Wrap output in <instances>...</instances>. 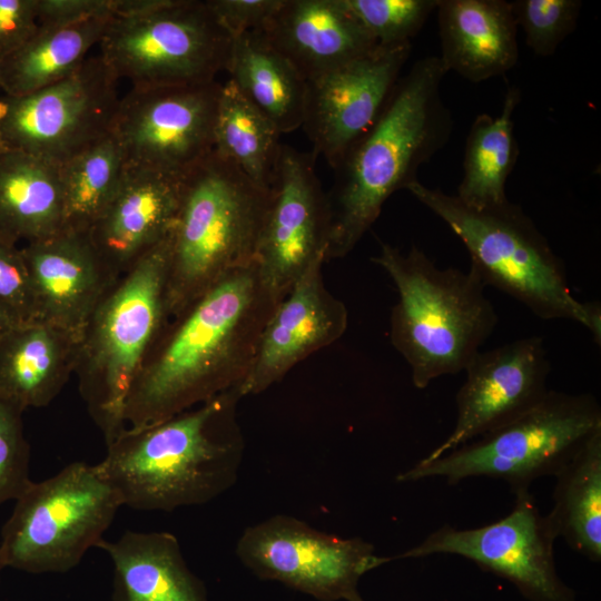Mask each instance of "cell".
<instances>
[{
    "label": "cell",
    "mask_w": 601,
    "mask_h": 601,
    "mask_svg": "<svg viewBox=\"0 0 601 601\" xmlns=\"http://www.w3.org/2000/svg\"><path fill=\"white\" fill-rule=\"evenodd\" d=\"M316 258L277 304L259 339L242 396L259 394L295 365L339 339L348 324L347 308L325 286Z\"/></svg>",
    "instance_id": "cell-18"
},
{
    "label": "cell",
    "mask_w": 601,
    "mask_h": 601,
    "mask_svg": "<svg viewBox=\"0 0 601 601\" xmlns=\"http://www.w3.org/2000/svg\"><path fill=\"white\" fill-rule=\"evenodd\" d=\"M367 35L380 46L411 42L439 0H342Z\"/></svg>",
    "instance_id": "cell-32"
},
{
    "label": "cell",
    "mask_w": 601,
    "mask_h": 601,
    "mask_svg": "<svg viewBox=\"0 0 601 601\" xmlns=\"http://www.w3.org/2000/svg\"><path fill=\"white\" fill-rule=\"evenodd\" d=\"M36 304V319L53 324L78 341L96 306L119 278L106 266L89 234L61 229L21 247Z\"/></svg>",
    "instance_id": "cell-19"
},
{
    "label": "cell",
    "mask_w": 601,
    "mask_h": 601,
    "mask_svg": "<svg viewBox=\"0 0 601 601\" xmlns=\"http://www.w3.org/2000/svg\"><path fill=\"white\" fill-rule=\"evenodd\" d=\"M279 130L228 79L221 83L214 150L249 179L273 188L282 149Z\"/></svg>",
    "instance_id": "cell-30"
},
{
    "label": "cell",
    "mask_w": 601,
    "mask_h": 601,
    "mask_svg": "<svg viewBox=\"0 0 601 601\" xmlns=\"http://www.w3.org/2000/svg\"><path fill=\"white\" fill-rule=\"evenodd\" d=\"M440 59L446 71L481 82L519 60L518 26L510 1L439 0Z\"/></svg>",
    "instance_id": "cell-22"
},
{
    "label": "cell",
    "mask_w": 601,
    "mask_h": 601,
    "mask_svg": "<svg viewBox=\"0 0 601 601\" xmlns=\"http://www.w3.org/2000/svg\"><path fill=\"white\" fill-rule=\"evenodd\" d=\"M512 511L496 522L456 529L445 524L393 560L433 554L465 558L509 582L529 601H575V592L558 574L555 535L529 490L515 492Z\"/></svg>",
    "instance_id": "cell-14"
},
{
    "label": "cell",
    "mask_w": 601,
    "mask_h": 601,
    "mask_svg": "<svg viewBox=\"0 0 601 601\" xmlns=\"http://www.w3.org/2000/svg\"><path fill=\"white\" fill-rule=\"evenodd\" d=\"M14 502L1 530L0 559L4 568L29 573L75 568L122 506L116 490L85 462L32 481Z\"/></svg>",
    "instance_id": "cell-9"
},
{
    "label": "cell",
    "mask_w": 601,
    "mask_h": 601,
    "mask_svg": "<svg viewBox=\"0 0 601 601\" xmlns=\"http://www.w3.org/2000/svg\"><path fill=\"white\" fill-rule=\"evenodd\" d=\"M282 299L254 262L226 275L168 319L128 395L125 430L157 424L240 388L262 333Z\"/></svg>",
    "instance_id": "cell-1"
},
{
    "label": "cell",
    "mask_w": 601,
    "mask_h": 601,
    "mask_svg": "<svg viewBox=\"0 0 601 601\" xmlns=\"http://www.w3.org/2000/svg\"><path fill=\"white\" fill-rule=\"evenodd\" d=\"M551 370L543 338L530 336L479 352L456 394L453 431L422 461H433L520 417L549 393Z\"/></svg>",
    "instance_id": "cell-17"
},
{
    "label": "cell",
    "mask_w": 601,
    "mask_h": 601,
    "mask_svg": "<svg viewBox=\"0 0 601 601\" xmlns=\"http://www.w3.org/2000/svg\"><path fill=\"white\" fill-rule=\"evenodd\" d=\"M520 101V88L511 85L497 116L480 114L474 119L465 142L463 177L455 194L465 205L483 208L508 200L505 184L519 158L513 114Z\"/></svg>",
    "instance_id": "cell-27"
},
{
    "label": "cell",
    "mask_w": 601,
    "mask_h": 601,
    "mask_svg": "<svg viewBox=\"0 0 601 601\" xmlns=\"http://www.w3.org/2000/svg\"><path fill=\"white\" fill-rule=\"evenodd\" d=\"M78 339L41 319L0 335V401L18 407L49 405L75 372Z\"/></svg>",
    "instance_id": "cell-23"
},
{
    "label": "cell",
    "mask_w": 601,
    "mask_h": 601,
    "mask_svg": "<svg viewBox=\"0 0 601 601\" xmlns=\"http://www.w3.org/2000/svg\"><path fill=\"white\" fill-rule=\"evenodd\" d=\"M118 79L100 56L23 96L0 97V146L61 166L108 134Z\"/></svg>",
    "instance_id": "cell-11"
},
{
    "label": "cell",
    "mask_w": 601,
    "mask_h": 601,
    "mask_svg": "<svg viewBox=\"0 0 601 601\" xmlns=\"http://www.w3.org/2000/svg\"><path fill=\"white\" fill-rule=\"evenodd\" d=\"M184 177L126 167L115 197L88 231L108 269L120 277L173 229Z\"/></svg>",
    "instance_id": "cell-20"
},
{
    "label": "cell",
    "mask_w": 601,
    "mask_h": 601,
    "mask_svg": "<svg viewBox=\"0 0 601 601\" xmlns=\"http://www.w3.org/2000/svg\"><path fill=\"white\" fill-rule=\"evenodd\" d=\"M110 18L71 26H39L28 42L0 62L3 95H28L75 72L101 40Z\"/></svg>",
    "instance_id": "cell-28"
},
{
    "label": "cell",
    "mask_w": 601,
    "mask_h": 601,
    "mask_svg": "<svg viewBox=\"0 0 601 601\" xmlns=\"http://www.w3.org/2000/svg\"><path fill=\"white\" fill-rule=\"evenodd\" d=\"M98 45L118 80L146 89L216 81L227 70L233 38L207 0H171L144 14L111 17Z\"/></svg>",
    "instance_id": "cell-10"
},
{
    "label": "cell",
    "mask_w": 601,
    "mask_h": 601,
    "mask_svg": "<svg viewBox=\"0 0 601 601\" xmlns=\"http://www.w3.org/2000/svg\"><path fill=\"white\" fill-rule=\"evenodd\" d=\"M38 28L37 0H0V62L28 42Z\"/></svg>",
    "instance_id": "cell-37"
},
{
    "label": "cell",
    "mask_w": 601,
    "mask_h": 601,
    "mask_svg": "<svg viewBox=\"0 0 601 601\" xmlns=\"http://www.w3.org/2000/svg\"><path fill=\"white\" fill-rule=\"evenodd\" d=\"M546 520L555 535L592 562L601 561V432L554 475Z\"/></svg>",
    "instance_id": "cell-29"
},
{
    "label": "cell",
    "mask_w": 601,
    "mask_h": 601,
    "mask_svg": "<svg viewBox=\"0 0 601 601\" xmlns=\"http://www.w3.org/2000/svg\"><path fill=\"white\" fill-rule=\"evenodd\" d=\"M221 83L131 88L120 98L110 134L126 167L185 177L214 149Z\"/></svg>",
    "instance_id": "cell-13"
},
{
    "label": "cell",
    "mask_w": 601,
    "mask_h": 601,
    "mask_svg": "<svg viewBox=\"0 0 601 601\" xmlns=\"http://www.w3.org/2000/svg\"><path fill=\"white\" fill-rule=\"evenodd\" d=\"M97 548L114 565L112 601H207L203 581L169 532L126 531L115 541L102 539Z\"/></svg>",
    "instance_id": "cell-24"
},
{
    "label": "cell",
    "mask_w": 601,
    "mask_h": 601,
    "mask_svg": "<svg viewBox=\"0 0 601 601\" xmlns=\"http://www.w3.org/2000/svg\"><path fill=\"white\" fill-rule=\"evenodd\" d=\"M314 164L313 155L282 145L256 253L263 280L282 298L316 258L327 259L331 210Z\"/></svg>",
    "instance_id": "cell-16"
},
{
    "label": "cell",
    "mask_w": 601,
    "mask_h": 601,
    "mask_svg": "<svg viewBox=\"0 0 601 601\" xmlns=\"http://www.w3.org/2000/svg\"><path fill=\"white\" fill-rule=\"evenodd\" d=\"M20 322L7 307L0 304V335Z\"/></svg>",
    "instance_id": "cell-39"
},
{
    "label": "cell",
    "mask_w": 601,
    "mask_h": 601,
    "mask_svg": "<svg viewBox=\"0 0 601 601\" xmlns=\"http://www.w3.org/2000/svg\"><path fill=\"white\" fill-rule=\"evenodd\" d=\"M272 199L273 188L258 186L214 149L184 177L171 229L167 321L229 273L256 262Z\"/></svg>",
    "instance_id": "cell-5"
},
{
    "label": "cell",
    "mask_w": 601,
    "mask_h": 601,
    "mask_svg": "<svg viewBox=\"0 0 601 601\" xmlns=\"http://www.w3.org/2000/svg\"><path fill=\"white\" fill-rule=\"evenodd\" d=\"M372 260L396 286L390 338L414 386L464 371L499 321L475 272L440 268L416 246L404 253L386 243Z\"/></svg>",
    "instance_id": "cell-4"
},
{
    "label": "cell",
    "mask_w": 601,
    "mask_h": 601,
    "mask_svg": "<svg viewBox=\"0 0 601 601\" xmlns=\"http://www.w3.org/2000/svg\"><path fill=\"white\" fill-rule=\"evenodd\" d=\"M412 52V43L376 46L307 81L303 128L313 157L336 169L374 124Z\"/></svg>",
    "instance_id": "cell-15"
},
{
    "label": "cell",
    "mask_w": 601,
    "mask_h": 601,
    "mask_svg": "<svg viewBox=\"0 0 601 601\" xmlns=\"http://www.w3.org/2000/svg\"><path fill=\"white\" fill-rule=\"evenodd\" d=\"M3 569H4V565H3V563H2V561H1V559H0V573H1V571H2Z\"/></svg>",
    "instance_id": "cell-40"
},
{
    "label": "cell",
    "mask_w": 601,
    "mask_h": 601,
    "mask_svg": "<svg viewBox=\"0 0 601 601\" xmlns=\"http://www.w3.org/2000/svg\"><path fill=\"white\" fill-rule=\"evenodd\" d=\"M0 304L20 322L36 319L32 284L21 247L2 231H0Z\"/></svg>",
    "instance_id": "cell-35"
},
{
    "label": "cell",
    "mask_w": 601,
    "mask_h": 601,
    "mask_svg": "<svg viewBox=\"0 0 601 601\" xmlns=\"http://www.w3.org/2000/svg\"><path fill=\"white\" fill-rule=\"evenodd\" d=\"M446 73L439 56L415 61L335 169L327 259L346 256L387 198L416 181L418 168L447 144L454 122L441 96Z\"/></svg>",
    "instance_id": "cell-3"
},
{
    "label": "cell",
    "mask_w": 601,
    "mask_h": 601,
    "mask_svg": "<svg viewBox=\"0 0 601 601\" xmlns=\"http://www.w3.org/2000/svg\"><path fill=\"white\" fill-rule=\"evenodd\" d=\"M240 562L263 580L280 582L319 601H364L361 578L387 562L361 538H339L289 515L248 526L236 545Z\"/></svg>",
    "instance_id": "cell-12"
},
{
    "label": "cell",
    "mask_w": 601,
    "mask_h": 601,
    "mask_svg": "<svg viewBox=\"0 0 601 601\" xmlns=\"http://www.w3.org/2000/svg\"><path fill=\"white\" fill-rule=\"evenodd\" d=\"M226 71L280 134L303 126L307 81L257 30L233 39Z\"/></svg>",
    "instance_id": "cell-26"
},
{
    "label": "cell",
    "mask_w": 601,
    "mask_h": 601,
    "mask_svg": "<svg viewBox=\"0 0 601 601\" xmlns=\"http://www.w3.org/2000/svg\"><path fill=\"white\" fill-rule=\"evenodd\" d=\"M406 190L462 240L470 254V268L485 286L512 296L540 318L583 325L600 344L599 303H582L572 295L562 260L519 205L508 199L473 208L418 180Z\"/></svg>",
    "instance_id": "cell-6"
},
{
    "label": "cell",
    "mask_w": 601,
    "mask_h": 601,
    "mask_svg": "<svg viewBox=\"0 0 601 601\" xmlns=\"http://www.w3.org/2000/svg\"><path fill=\"white\" fill-rule=\"evenodd\" d=\"M601 407L593 395L549 391L533 408L433 461L420 460L397 482L442 477L456 484L475 476L502 480L515 493L555 475L597 433Z\"/></svg>",
    "instance_id": "cell-8"
},
{
    "label": "cell",
    "mask_w": 601,
    "mask_h": 601,
    "mask_svg": "<svg viewBox=\"0 0 601 601\" xmlns=\"http://www.w3.org/2000/svg\"><path fill=\"white\" fill-rule=\"evenodd\" d=\"M171 230L105 293L78 342L73 375L106 445L125 430L130 390L167 322Z\"/></svg>",
    "instance_id": "cell-7"
},
{
    "label": "cell",
    "mask_w": 601,
    "mask_h": 601,
    "mask_svg": "<svg viewBox=\"0 0 601 601\" xmlns=\"http://www.w3.org/2000/svg\"><path fill=\"white\" fill-rule=\"evenodd\" d=\"M125 171L122 150L111 134L62 164V229L88 233L115 197Z\"/></svg>",
    "instance_id": "cell-31"
},
{
    "label": "cell",
    "mask_w": 601,
    "mask_h": 601,
    "mask_svg": "<svg viewBox=\"0 0 601 601\" xmlns=\"http://www.w3.org/2000/svg\"><path fill=\"white\" fill-rule=\"evenodd\" d=\"M223 28L235 39L259 30L283 0H207Z\"/></svg>",
    "instance_id": "cell-36"
},
{
    "label": "cell",
    "mask_w": 601,
    "mask_h": 601,
    "mask_svg": "<svg viewBox=\"0 0 601 601\" xmlns=\"http://www.w3.org/2000/svg\"><path fill=\"white\" fill-rule=\"evenodd\" d=\"M257 31L306 81L378 46L342 0H283Z\"/></svg>",
    "instance_id": "cell-21"
},
{
    "label": "cell",
    "mask_w": 601,
    "mask_h": 601,
    "mask_svg": "<svg viewBox=\"0 0 601 601\" xmlns=\"http://www.w3.org/2000/svg\"><path fill=\"white\" fill-rule=\"evenodd\" d=\"M526 46L540 57L552 56L578 24L580 0L510 1Z\"/></svg>",
    "instance_id": "cell-33"
},
{
    "label": "cell",
    "mask_w": 601,
    "mask_h": 601,
    "mask_svg": "<svg viewBox=\"0 0 601 601\" xmlns=\"http://www.w3.org/2000/svg\"><path fill=\"white\" fill-rule=\"evenodd\" d=\"M62 225L60 166L0 146V231L28 244L58 234Z\"/></svg>",
    "instance_id": "cell-25"
},
{
    "label": "cell",
    "mask_w": 601,
    "mask_h": 601,
    "mask_svg": "<svg viewBox=\"0 0 601 601\" xmlns=\"http://www.w3.org/2000/svg\"><path fill=\"white\" fill-rule=\"evenodd\" d=\"M116 0H37L39 26L56 27L114 17Z\"/></svg>",
    "instance_id": "cell-38"
},
{
    "label": "cell",
    "mask_w": 601,
    "mask_h": 601,
    "mask_svg": "<svg viewBox=\"0 0 601 601\" xmlns=\"http://www.w3.org/2000/svg\"><path fill=\"white\" fill-rule=\"evenodd\" d=\"M23 411L0 401V505L16 501L32 482Z\"/></svg>",
    "instance_id": "cell-34"
},
{
    "label": "cell",
    "mask_w": 601,
    "mask_h": 601,
    "mask_svg": "<svg viewBox=\"0 0 601 601\" xmlns=\"http://www.w3.org/2000/svg\"><path fill=\"white\" fill-rule=\"evenodd\" d=\"M240 388L157 424L124 430L95 465L122 506L173 511L201 505L236 482L244 455L237 420Z\"/></svg>",
    "instance_id": "cell-2"
}]
</instances>
